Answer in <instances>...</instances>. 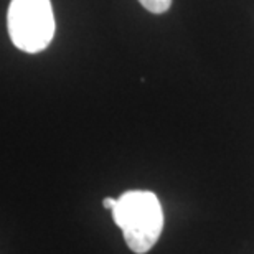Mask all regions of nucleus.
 <instances>
[{"mask_svg": "<svg viewBox=\"0 0 254 254\" xmlns=\"http://www.w3.org/2000/svg\"><path fill=\"white\" fill-rule=\"evenodd\" d=\"M7 27L12 43L22 52L38 53L55 37L53 7L50 0H10Z\"/></svg>", "mask_w": 254, "mask_h": 254, "instance_id": "obj_2", "label": "nucleus"}, {"mask_svg": "<svg viewBox=\"0 0 254 254\" xmlns=\"http://www.w3.org/2000/svg\"><path fill=\"white\" fill-rule=\"evenodd\" d=\"M174 0H139V3L150 13H165L172 7Z\"/></svg>", "mask_w": 254, "mask_h": 254, "instance_id": "obj_3", "label": "nucleus"}, {"mask_svg": "<svg viewBox=\"0 0 254 254\" xmlns=\"http://www.w3.org/2000/svg\"><path fill=\"white\" fill-rule=\"evenodd\" d=\"M127 248L135 254L149 253L164 231V210L154 191L129 190L123 193L113 210Z\"/></svg>", "mask_w": 254, "mask_h": 254, "instance_id": "obj_1", "label": "nucleus"}, {"mask_svg": "<svg viewBox=\"0 0 254 254\" xmlns=\"http://www.w3.org/2000/svg\"><path fill=\"white\" fill-rule=\"evenodd\" d=\"M116 200H118V198H104V200H103V206L108 208V210H113L114 205H116Z\"/></svg>", "mask_w": 254, "mask_h": 254, "instance_id": "obj_4", "label": "nucleus"}]
</instances>
